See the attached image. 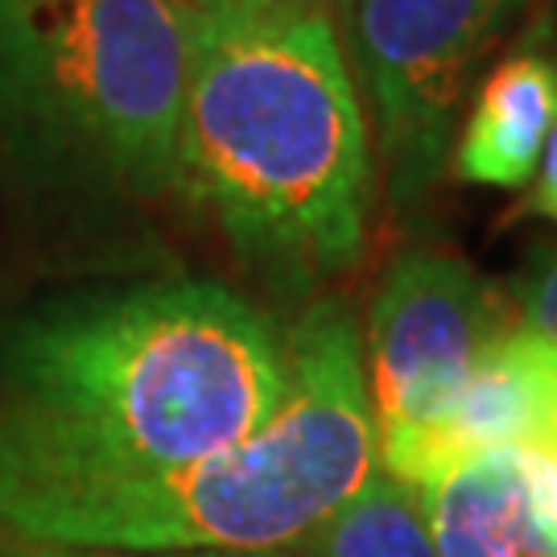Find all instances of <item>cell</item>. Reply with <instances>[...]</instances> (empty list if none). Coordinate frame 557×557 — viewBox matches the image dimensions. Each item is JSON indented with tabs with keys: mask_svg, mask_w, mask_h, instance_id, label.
Segmentation results:
<instances>
[{
	"mask_svg": "<svg viewBox=\"0 0 557 557\" xmlns=\"http://www.w3.org/2000/svg\"><path fill=\"white\" fill-rule=\"evenodd\" d=\"M285 388V331L220 281L46 306L0 335V499L232 450Z\"/></svg>",
	"mask_w": 557,
	"mask_h": 557,
	"instance_id": "cell-1",
	"label": "cell"
},
{
	"mask_svg": "<svg viewBox=\"0 0 557 557\" xmlns=\"http://www.w3.org/2000/svg\"><path fill=\"white\" fill-rule=\"evenodd\" d=\"M372 182V128L326 4L273 0L202 21L174 190L239 257L294 285L351 269Z\"/></svg>",
	"mask_w": 557,
	"mask_h": 557,
	"instance_id": "cell-2",
	"label": "cell"
},
{
	"mask_svg": "<svg viewBox=\"0 0 557 557\" xmlns=\"http://www.w3.org/2000/svg\"><path fill=\"white\" fill-rule=\"evenodd\" d=\"M289 388L252 438L174 471L0 499V529L38 541L202 554L301 541L376 471V421L351 314L314 301L289 331Z\"/></svg>",
	"mask_w": 557,
	"mask_h": 557,
	"instance_id": "cell-3",
	"label": "cell"
},
{
	"mask_svg": "<svg viewBox=\"0 0 557 557\" xmlns=\"http://www.w3.org/2000/svg\"><path fill=\"white\" fill-rule=\"evenodd\" d=\"M199 34L178 0H0V124L54 174L174 190Z\"/></svg>",
	"mask_w": 557,
	"mask_h": 557,
	"instance_id": "cell-4",
	"label": "cell"
},
{
	"mask_svg": "<svg viewBox=\"0 0 557 557\" xmlns=\"http://www.w3.org/2000/svg\"><path fill=\"white\" fill-rule=\"evenodd\" d=\"M529 0H347L338 38L351 62L384 186L418 207L455 153L471 75Z\"/></svg>",
	"mask_w": 557,
	"mask_h": 557,
	"instance_id": "cell-5",
	"label": "cell"
},
{
	"mask_svg": "<svg viewBox=\"0 0 557 557\" xmlns=\"http://www.w3.org/2000/svg\"><path fill=\"white\" fill-rule=\"evenodd\" d=\"M508 331V298L462 257L438 248L400 252L380 277L363 326L376 446L442 418Z\"/></svg>",
	"mask_w": 557,
	"mask_h": 557,
	"instance_id": "cell-6",
	"label": "cell"
},
{
	"mask_svg": "<svg viewBox=\"0 0 557 557\" xmlns=\"http://www.w3.org/2000/svg\"><path fill=\"white\" fill-rule=\"evenodd\" d=\"M557 418V343L508 331L479 359L450 409L376 446V467L430 496L471 458L504 446L537 450L549 442Z\"/></svg>",
	"mask_w": 557,
	"mask_h": 557,
	"instance_id": "cell-7",
	"label": "cell"
},
{
	"mask_svg": "<svg viewBox=\"0 0 557 557\" xmlns=\"http://www.w3.org/2000/svg\"><path fill=\"white\" fill-rule=\"evenodd\" d=\"M442 557H557V517L545 508L524 446L471 458L425 496Z\"/></svg>",
	"mask_w": 557,
	"mask_h": 557,
	"instance_id": "cell-8",
	"label": "cell"
},
{
	"mask_svg": "<svg viewBox=\"0 0 557 557\" xmlns=\"http://www.w3.org/2000/svg\"><path fill=\"white\" fill-rule=\"evenodd\" d=\"M557 124V59L520 50L483 79L455 140V174L475 186L524 190Z\"/></svg>",
	"mask_w": 557,
	"mask_h": 557,
	"instance_id": "cell-9",
	"label": "cell"
},
{
	"mask_svg": "<svg viewBox=\"0 0 557 557\" xmlns=\"http://www.w3.org/2000/svg\"><path fill=\"white\" fill-rule=\"evenodd\" d=\"M298 549L301 557H442L425 496L380 467L298 541Z\"/></svg>",
	"mask_w": 557,
	"mask_h": 557,
	"instance_id": "cell-10",
	"label": "cell"
},
{
	"mask_svg": "<svg viewBox=\"0 0 557 557\" xmlns=\"http://www.w3.org/2000/svg\"><path fill=\"white\" fill-rule=\"evenodd\" d=\"M512 326L524 335L557 343V244H545L524 264V273L512 281Z\"/></svg>",
	"mask_w": 557,
	"mask_h": 557,
	"instance_id": "cell-11",
	"label": "cell"
},
{
	"mask_svg": "<svg viewBox=\"0 0 557 557\" xmlns=\"http://www.w3.org/2000/svg\"><path fill=\"white\" fill-rule=\"evenodd\" d=\"M0 557H186V554H124V549H87V545H62V541L21 537L0 529Z\"/></svg>",
	"mask_w": 557,
	"mask_h": 557,
	"instance_id": "cell-12",
	"label": "cell"
},
{
	"mask_svg": "<svg viewBox=\"0 0 557 557\" xmlns=\"http://www.w3.org/2000/svg\"><path fill=\"white\" fill-rule=\"evenodd\" d=\"M524 211L557 223V124L554 133H549V140H545V153H541V165L537 174H533V195L524 202Z\"/></svg>",
	"mask_w": 557,
	"mask_h": 557,
	"instance_id": "cell-13",
	"label": "cell"
},
{
	"mask_svg": "<svg viewBox=\"0 0 557 557\" xmlns=\"http://www.w3.org/2000/svg\"><path fill=\"white\" fill-rule=\"evenodd\" d=\"M529 462H533V479L545 508L557 517V450H529Z\"/></svg>",
	"mask_w": 557,
	"mask_h": 557,
	"instance_id": "cell-14",
	"label": "cell"
},
{
	"mask_svg": "<svg viewBox=\"0 0 557 557\" xmlns=\"http://www.w3.org/2000/svg\"><path fill=\"white\" fill-rule=\"evenodd\" d=\"M186 4L195 17L211 21V17H236V13H252V9H264L273 0H178Z\"/></svg>",
	"mask_w": 557,
	"mask_h": 557,
	"instance_id": "cell-15",
	"label": "cell"
},
{
	"mask_svg": "<svg viewBox=\"0 0 557 557\" xmlns=\"http://www.w3.org/2000/svg\"><path fill=\"white\" fill-rule=\"evenodd\" d=\"M186 557H301V549L298 541H289V545H269V549H202Z\"/></svg>",
	"mask_w": 557,
	"mask_h": 557,
	"instance_id": "cell-16",
	"label": "cell"
},
{
	"mask_svg": "<svg viewBox=\"0 0 557 557\" xmlns=\"http://www.w3.org/2000/svg\"><path fill=\"white\" fill-rule=\"evenodd\" d=\"M319 4H326V9L335 13V21H338V13H343V4H347V0H319Z\"/></svg>",
	"mask_w": 557,
	"mask_h": 557,
	"instance_id": "cell-17",
	"label": "cell"
},
{
	"mask_svg": "<svg viewBox=\"0 0 557 557\" xmlns=\"http://www.w3.org/2000/svg\"><path fill=\"white\" fill-rule=\"evenodd\" d=\"M537 450H557V418H554V434H549V442H545V446H537Z\"/></svg>",
	"mask_w": 557,
	"mask_h": 557,
	"instance_id": "cell-18",
	"label": "cell"
}]
</instances>
